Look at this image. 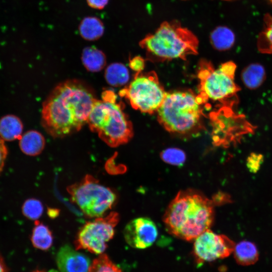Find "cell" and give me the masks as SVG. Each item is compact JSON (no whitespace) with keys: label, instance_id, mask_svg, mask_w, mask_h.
<instances>
[{"label":"cell","instance_id":"6da1fadb","mask_svg":"<svg viewBox=\"0 0 272 272\" xmlns=\"http://www.w3.org/2000/svg\"><path fill=\"white\" fill-rule=\"evenodd\" d=\"M96 100L94 91L84 82L73 79L61 82L43 103L42 125L54 138L75 133L87 123Z\"/></svg>","mask_w":272,"mask_h":272},{"label":"cell","instance_id":"7a4b0ae2","mask_svg":"<svg viewBox=\"0 0 272 272\" xmlns=\"http://www.w3.org/2000/svg\"><path fill=\"white\" fill-rule=\"evenodd\" d=\"M214 218L213 201L190 189L177 193L167 207L163 221L171 234L191 241L209 229Z\"/></svg>","mask_w":272,"mask_h":272},{"label":"cell","instance_id":"3957f363","mask_svg":"<svg viewBox=\"0 0 272 272\" xmlns=\"http://www.w3.org/2000/svg\"><path fill=\"white\" fill-rule=\"evenodd\" d=\"M87 123L111 147L126 144L133 137L132 125L123 111V104L117 102L116 94L111 90L103 92L102 99L96 100Z\"/></svg>","mask_w":272,"mask_h":272},{"label":"cell","instance_id":"277c9868","mask_svg":"<svg viewBox=\"0 0 272 272\" xmlns=\"http://www.w3.org/2000/svg\"><path fill=\"white\" fill-rule=\"evenodd\" d=\"M198 40L177 21H165L140 42L148 56L155 60L186 59L198 52Z\"/></svg>","mask_w":272,"mask_h":272},{"label":"cell","instance_id":"5b68a950","mask_svg":"<svg viewBox=\"0 0 272 272\" xmlns=\"http://www.w3.org/2000/svg\"><path fill=\"white\" fill-rule=\"evenodd\" d=\"M207 101L191 91L166 94L157 110L159 123L167 131L181 134L192 133L200 127L202 106Z\"/></svg>","mask_w":272,"mask_h":272},{"label":"cell","instance_id":"8992f818","mask_svg":"<svg viewBox=\"0 0 272 272\" xmlns=\"http://www.w3.org/2000/svg\"><path fill=\"white\" fill-rule=\"evenodd\" d=\"M67 190L84 214L91 218L101 217L114 204L116 196L109 188L87 175L82 181L69 186Z\"/></svg>","mask_w":272,"mask_h":272},{"label":"cell","instance_id":"52a82bcc","mask_svg":"<svg viewBox=\"0 0 272 272\" xmlns=\"http://www.w3.org/2000/svg\"><path fill=\"white\" fill-rule=\"evenodd\" d=\"M236 68L232 61L225 62L214 69L211 63L201 61L197 74L199 94L207 101L209 99L223 101L232 97L239 90L234 82Z\"/></svg>","mask_w":272,"mask_h":272},{"label":"cell","instance_id":"ba28073f","mask_svg":"<svg viewBox=\"0 0 272 272\" xmlns=\"http://www.w3.org/2000/svg\"><path fill=\"white\" fill-rule=\"evenodd\" d=\"M140 73L119 94L126 98L134 109L152 114L157 111L167 93L155 72Z\"/></svg>","mask_w":272,"mask_h":272},{"label":"cell","instance_id":"9c48e42d","mask_svg":"<svg viewBox=\"0 0 272 272\" xmlns=\"http://www.w3.org/2000/svg\"><path fill=\"white\" fill-rule=\"evenodd\" d=\"M118 221V214L112 212L106 217L87 222L78 233L75 242L76 249H84L99 255L103 253L107 242L114 236V228Z\"/></svg>","mask_w":272,"mask_h":272},{"label":"cell","instance_id":"30bf717a","mask_svg":"<svg viewBox=\"0 0 272 272\" xmlns=\"http://www.w3.org/2000/svg\"><path fill=\"white\" fill-rule=\"evenodd\" d=\"M194 240L193 253L198 264L225 258L233 251L235 246L227 236L217 234L210 229Z\"/></svg>","mask_w":272,"mask_h":272},{"label":"cell","instance_id":"8fae6325","mask_svg":"<svg viewBox=\"0 0 272 272\" xmlns=\"http://www.w3.org/2000/svg\"><path fill=\"white\" fill-rule=\"evenodd\" d=\"M158 234L155 223L150 219L140 217L133 219L125 227L123 235L127 243L137 249L151 246Z\"/></svg>","mask_w":272,"mask_h":272},{"label":"cell","instance_id":"7c38bea8","mask_svg":"<svg viewBox=\"0 0 272 272\" xmlns=\"http://www.w3.org/2000/svg\"><path fill=\"white\" fill-rule=\"evenodd\" d=\"M56 260L60 272H88L91 263L87 256L68 245L60 248Z\"/></svg>","mask_w":272,"mask_h":272},{"label":"cell","instance_id":"4fadbf2b","mask_svg":"<svg viewBox=\"0 0 272 272\" xmlns=\"http://www.w3.org/2000/svg\"><path fill=\"white\" fill-rule=\"evenodd\" d=\"M45 145L43 135L39 131L30 130L22 135L19 139V147L25 154L34 156L40 154Z\"/></svg>","mask_w":272,"mask_h":272},{"label":"cell","instance_id":"5bb4252c","mask_svg":"<svg viewBox=\"0 0 272 272\" xmlns=\"http://www.w3.org/2000/svg\"><path fill=\"white\" fill-rule=\"evenodd\" d=\"M81 36L87 41H95L100 38L104 32V25L99 18L87 16L84 18L79 25Z\"/></svg>","mask_w":272,"mask_h":272},{"label":"cell","instance_id":"9a60e30c","mask_svg":"<svg viewBox=\"0 0 272 272\" xmlns=\"http://www.w3.org/2000/svg\"><path fill=\"white\" fill-rule=\"evenodd\" d=\"M23 125L19 117L7 115L0 119V137L6 141L20 139L22 135Z\"/></svg>","mask_w":272,"mask_h":272},{"label":"cell","instance_id":"2e32d148","mask_svg":"<svg viewBox=\"0 0 272 272\" xmlns=\"http://www.w3.org/2000/svg\"><path fill=\"white\" fill-rule=\"evenodd\" d=\"M81 59L85 67L92 73L101 71L106 64L105 54L95 46H88L84 48Z\"/></svg>","mask_w":272,"mask_h":272},{"label":"cell","instance_id":"e0dca14e","mask_svg":"<svg viewBox=\"0 0 272 272\" xmlns=\"http://www.w3.org/2000/svg\"><path fill=\"white\" fill-rule=\"evenodd\" d=\"M266 73L264 67L259 63H251L241 72V79L245 86L249 89H256L264 82Z\"/></svg>","mask_w":272,"mask_h":272},{"label":"cell","instance_id":"ac0fdd59","mask_svg":"<svg viewBox=\"0 0 272 272\" xmlns=\"http://www.w3.org/2000/svg\"><path fill=\"white\" fill-rule=\"evenodd\" d=\"M210 39L214 48L223 51L232 47L235 42V36L233 32L229 28L219 26L211 32Z\"/></svg>","mask_w":272,"mask_h":272},{"label":"cell","instance_id":"d6986e66","mask_svg":"<svg viewBox=\"0 0 272 272\" xmlns=\"http://www.w3.org/2000/svg\"><path fill=\"white\" fill-rule=\"evenodd\" d=\"M36 222L31 236V243L37 249L48 250L53 243L52 234L47 226Z\"/></svg>","mask_w":272,"mask_h":272},{"label":"cell","instance_id":"ffe728a7","mask_svg":"<svg viewBox=\"0 0 272 272\" xmlns=\"http://www.w3.org/2000/svg\"><path fill=\"white\" fill-rule=\"evenodd\" d=\"M236 260L242 265H250L255 262L258 257L257 248L252 242L243 241L238 243L233 250Z\"/></svg>","mask_w":272,"mask_h":272},{"label":"cell","instance_id":"44dd1931","mask_svg":"<svg viewBox=\"0 0 272 272\" xmlns=\"http://www.w3.org/2000/svg\"><path fill=\"white\" fill-rule=\"evenodd\" d=\"M105 78L107 83L112 86H121L128 82L129 78V72L123 64L113 63L106 69Z\"/></svg>","mask_w":272,"mask_h":272},{"label":"cell","instance_id":"7402d4cb","mask_svg":"<svg viewBox=\"0 0 272 272\" xmlns=\"http://www.w3.org/2000/svg\"><path fill=\"white\" fill-rule=\"evenodd\" d=\"M264 22V29L258 38V47L261 52L272 53V16L265 15Z\"/></svg>","mask_w":272,"mask_h":272},{"label":"cell","instance_id":"603a6c76","mask_svg":"<svg viewBox=\"0 0 272 272\" xmlns=\"http://www.w3.org/2000/svg\"><path fill=\"white\" fill-rule=\"evenodd\" d=\"M88 272H122L107 255L102 253L91 262Z\"/></svg>","mask_w":272,"mask_h":272},{"label":"cell","instance_id":"cb8c5ba5","mask_svg":"<svg viewBox=\"0 0 272 272\" xmlns=\"http://www.w3.org/2000/svg\"><path fill=\"white\" fill-rule=\"evenodd\" d=\"M22 211L23 215L27 218L31 220H36L43 214V206L38 199L29 198L23 203Z\"/></svg>","mask_w":272,"mask_h":272},{"label":"cell","instance_id":"d4e9b609","mask_svg":"<svg viewBox=\"0 0 272 272\" xmlns=\"http://www.w3.org/2000/svg\"><path fill=\"white\" fill-rule=\"evenodd\" d=\"M163 161L172 165L182 166L186 160L185 153L181 149L171 148L163 150L160 154Z\"/></svg>","mask_w":272,"mask_h":272},{"label":"cell","instance_id":"484cf974","mask_svg":"<svg viewBox=\"0 0 272 272\" xmlns=\"http://www.w3.org/2000/svg\"><path fill=\"white\" fill-rule=\"evenodd\" d=\"M263 161V157L260 154L251 153L247 158L246 165L252 173H256L260 169Z\"/></svg>","mask_w":272,"mask_h":272},{"label":"cell","instance_id":"4316f807","mask_svg":"<svg viewBox=\"0 0 272 272\" xmlns=\"http://www.w3.org/2000/svg\"><path fill=\"white\" fill-rule=\"evenodd\" d=\"M144 65L145 61L141 56H135L129 61L130 67L137 73L141 72L143 70Z\"/></svg>","mask_w":272,"mask_h":272},{"label":"cell","instance_id":"83f0119b","mask_svg":"<svg viewBox=\"0 0 272 272\" xmlns=\"http://www.w3.org/2000/svg\"><path fill=\"white\" fill-rule=\"evenodd\" d=\"M8 153L5 141L0 137V175L3 170Z\"/></svg>","mask_w":272,"mask_h":272},{"label":"cell","instance_id":"f1b7e54d","mask_svg":"<svg viewBox=\"0 0 272 272\" xmlns=\"http://www.w3.org/2000/svg\"><path fill=\"white\" fill-rule=\"evenodd\" d=\"M109 0H86L88 5L94 9L102 10L108 4Z\"/></svg>","mask_w":272,"mask_h":272},{"label":"cell","instance_id":"f546056e","mask_svg":"<svg viewBox=\"0 0 272 272\" xmlns=\"http://www.w3.org/2000/svg\"><path fill=\"white\" fill-rule=\"evenodd\" d=\"M0 272H9L6 262L0 255Z\"/></svg>","mask_w":272,"mask_h":272},{"label":"cell","instance_id":"4dcf8cb0","mask_svg":"<svg viewBox=\"0 0 272 272\" xmlns=\"http://www.w3.org/2000/svg\"><path fill=\"white\" fill-rule=\"evenodd\" d=\"M47 213L49 217L54 218L58 216L59 211L58 209L50 208L48 210Z\"/></svg>","mask_w":272,"mask_h":272},{"label":"cell","instance_id":"1f68e13d","mask_svg":"<svg viewBox=\"0 0 272 272\" xmlns=\"http://www.w3.org/2000/svg\"><path fill=\"white\" fill-rule=\"evenodd\" d=\"M33 272H45V271H42V270H37L34 271H33Z\"/></svg>","mask_w":272,"mask_h":272},{"label":"cell","instance_id":"d6a6232c","mask_svg":"<svg viewBox=\"0 0 272 272\" xmlns=\"http://www.w3.org/2000/svg\"><path fill=\"white\" fill-rule=\"evenodd\" d=\"M270 1L272 2V0H270Z\"/></svg>","mask_w":272,"mask_h":272},{"label":"cell","instance_id":"836d02e7","mask_svg":"<svg viewBox=\"0 0 272 272\" xmlns=\"http://www.w3.org/2000/svg\"><path fill=\"white\" fill-rule=\"evenodd\" d=\"M227 1H228V0H227Z\"/></svg>","mask_w":272,"mask_h":272}]
</instances>
